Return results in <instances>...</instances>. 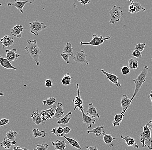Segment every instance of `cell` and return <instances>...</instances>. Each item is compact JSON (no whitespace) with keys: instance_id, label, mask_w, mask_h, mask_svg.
Segmentation results:
<instances>
[{"instance_id":"48","label":"cell","mask_w":152,"mask_h":150,"mask_svg":"<svg viewBox=\"0 0 152 150\" xmlns=\"http://www.w3.org/2000/svg\"><path fill=\"white\" fill-rule=\"evenodd\" d=\"M91 1V0H83L82 3L81 4L83 5H86L90 3Z\"/></svg>"},{"instance_id":"41","label":"cell","mask_w":152,"mask_h":150,"mask_svg":"<svg viewBox=\"0 0 152 150\" xmlns=\"http://www.w3.org/2000/svg\"><path fill=\"white\" fill-rule=\"evenodd\" d=\"M61 56L62 59L66 62V63H67L68 64H69V63H70V61H69V57H70V56L68 54H65V53H63L61 54Z\"/></svg>"},{"instance_id":"45","label":"cell","mask_w":152,"mask_h":150,"mask_svg":"<svg viewBox=\"0 0 152 150\" xmlns=\"http://www.w3.org/2000/svg\"><path fill=\"white\" fill-rule=\"evenodd\" d=\"M63 131V134L64 135H66V134H68L70 133L71 131V129L69 127L66 126L64 128Z\"/></svg>"},{"instance_id":"14","label":"cell","mask_w":152,"mask_h":150,"mask_svg":"<svg viewBox=\"0 0 152 150\" xmlns=\"http://www.w3.org/2000/svg\"><path fill=\"white\" fill-rule=\"evenodd\" d=\"M24 28L22 25H16L11 30V34L14 37L18 38H21L22 37V32Z\"/></svg>"},{"instance_id":"53","label":"cell","mask_w":152,"mask_h":150,"mask_svg":"<svg viewBox=\"0 0 152 150\" xmlns=\"http://www.w3.org/2000/svg\"><path fill=\"white\" fill-rule=\"evenodd\" d=\"M127 1H129L130 2H131L132 1H133V0H127Z\"/></svg>"},{"instance_id":"37","label":"cell","mask_w":152,"mask_h":150,"mask_svg":"<svg viewBox=\"0 0 152 150\" xmlns=\"http://www.w3.org/2000/svg\"><path fill=\"white\" fill-rule=\"evenodd\" d=\"M49 144L47 142L44 144H39L37 145L36 148L34 150H49Z\"/></svg>"},{"instance_id":"34","label":"cell","mask_w":152,"mask_h":150,"mask_svg":"<svg viewBox=\"0 0 152 150\" xmlns=\"http://www.w3.org/2000/svg\"><path fill=\"white\" fill-rule=\"evenodd\" d=\"M42 103L44 105H48V106H52L54 104L57 102L56 99L54 97H50L47 98L46 100L42 101Z\"/></svg>"},{"instance_id":"31","label":"cell","mask_w":152,"mask_h":150,"mask_svg":"<svg viewBox=\"0 0 152 150\" xmlns=\"http://www.w3.org/2000/svg\"><path fill=\"white\" fill-rule=\"evenodd\" d=\"M17 134H18V133L16 131H14L12 130H11L7 132L5 138L11 141H14L15 140L16 138Z\"/></svg>"},{"instance_id":"36","label":"cell","mask_w":152,"mask_h":150,"mask_svg":"<svg viewBox=\"0 0 152 150\" xmlns=\"http://www.w3.org/2000/svg\"><path fill=\"white\" fill-rule=\"evenodd\" d=\"M146 47V44L145 43H138L136 44L135 45L134 48L135 50H138L142 52L144 50Z\"/></svg>"},{"instance_id":"35","label":"cell","mask_w":152,"mask_h":150,"mask_svg":"<svg viewBox=\"0 0 152 150\" xmlns=\"http://www.w3.org/2000/svg\"><path fill=\"white\" fill-rule=\"evenodd\" d=\"M1 145L5 149H9L12 146V142L9 140L4 138L2 142H1Z\"/></svg>"},{"instance_id":"50","label":"cell","mask_w":152,"mask_h":150,"mask_svg":"<svg viewBox=\"0 0 152 150\" xmlns=\"http://www.w3.org/2000/svg\"><path fill=\"white\" fill-rule=\"evenodd\" d=\"M12 145H15V144H16V141L15 140L14 141H12Z\"/></svg>"},{"instance_id":"5","label":"cell","mask_w":152,"mask_h":150,"mask_svg":"<svg viewBox=\"0 0 152 150\" xmlns=\"http://www.w3.org/2000/svg\"><path fill=\"white\" fill-rule=\"evenodd\" d=\"M111 37L109 36H107L106 38H103V36H98L97 34H94L92 35V39L90 42H83L81 41L80 42V45L83 46L84 45H89L94 47H98L103 44L106 40L110 39Z\"/></svg>"},{"instance_id":"46","label":"cell","mask_w":152,"mask_h":150,"mask_svg":"<svg viewBox=\"0 0 152 150\" xmlns=\"http://www.w3.org/2000/svg\"><path fill=\"white\" fill-rule=\"evenodd\" d=\"M86 148L88 150H99L96 146H86Z\"/></svg>"},{"instance_id":"11","label":"cell","mask_w":152,"mask_h":150,"mask_svg":"<svg viewBox=\"0 0 152 150\" xmlns=\"http://www.w3.org/2000/svg\"><path fill=\"white\" fill-rule=\"evenodd\" d=\"M21 56V55L17 53L16 48L6 50V58L11 62L17 61Z\"/></svg>"},{"instance_id":"56","label":"cell","mask_w":152,"mask_h":150,"mask_svg":"<svg viewBox=\"0 0 152 150\" xmlns=\"http://www.w3.org/2000/svg\"><path fill=\"white\" fill-rule=\"evenodd\" d=\"M151 61H152V59H151Z\"/></svg>"},{"instance_id":"49","label":"cell","mask_w":152,"mask_h":150,"mask_svg":"<svg viewBox=\"0 0 152 150\" xmlns=\"http://www.w3.org/2000/svg\"><path fill=\"white\" fill-rule=\"evenodd\" d=\"M147 125L149 127V128H151L152 129V120L149 121L147 124Z\"/></svg>"},{"instance_id":"3","label":"cell","mask_w":152,"mask_h":150,"mask_svg":"<svg viewBox=\"0 0 152 150\" xmlns=\"http://www.w3.org/2000/svg\"><path fill=\"white\" fill-rule=\"evenodd\" d=\"M139 137L143 148L147 147L149 149L152 150V139L151 136V131L147 124L143 126V131Z\"/></svg>"},{"instance_id":"21","label":"cell","mask_w":152,"mask_h":150,"mask_svg":"<svg viewBox=\"0 0 152 150\" xmlns=\"http://www.w3.org/2000/svg\"><path fill=\"white\" fill-rule=\"evenodd\" d=\"M104 126H98L96 127L95 128H93V129L91 130H88L87 131V133L88 134H91V133H93V134H95L97 138L103 135V133L105 132L104 131Z\"/></svg>"},{"instance_id":"9","label":"cell","mask_w":152,"mask_h":150,"mask_svg":"<svg viewBox=\"0 0 152 150\" xmlns=\"http://www.w3.org/2000/svg\"><path fill=\"white\" fill-rule=\"evenodd\" d=\"M86 56L87 55L86 54L84 51H80L75 54V56L74 57L73 60L79 64H85L86 65H89L90 63L86 59Z\"/></svg>"},{"instance_id":"13","label":"cell","mask_w":152,"mask_h":150,"mask_svg":"<svg viewBox=\"0 0 152 150\" xmlns=\"http://www.w3.org/2000/svg\"><path fill=\"white\" fill-rule=\"evenodd\" d=\"M83 115V122L86 125L87 128H90L92 127V125L95 124L96 121L92 117L89 116L85 113L84 110L82 111Z\"/></svg>"},{"instance_id":"2","label":"cell","mask_w":152,"mask_h":150,"mask_svg":"<svg viewBox=\"0 0 152 150\" xmlns=\"http://www.w3.org/2000/svg\"><path fill=\"white\" fill-rule=\"evenodd\" d=\"M149 70V68L148 66H145L142 71L138 75L137 78L133 80V83L135 84V86L134 93H133L132 97L131 99V102L133 101L134 98L138 95V92L141 89V87L142 86L143 84L145 82Z\"/></svg>"},{"instance_id":"7","label":"cell","mask_w":152,"mask_h":150,"mask_svg":"<svg viewBox=\"0 0 152 150\" xmlns=\"http://www.w3.org/2000/svg\"><path fill=\"white\" fill-rule=\"evenodd\" d=\"M77 87V95L75 96V98L72 100L74 103V111H75L76 109H78L81 112L84 110L83 102L81 96V92L80 90V86L78 83H76Z\"/></svg>"},{"instance_id":"43","label":"cell","mask_w":152,"mask_h":150,"mask_svg":"<svg viewBox=\"0 0 152 150\" xmlns=\"http://www.w3.org/2000/svg\"><path fill=\"white\" fill-rule=\"evenodd\" d=\"M8 124H9V119L4 118L1 119V121H0V126L1 127L5 125Z\"/></svg>"},{"instance_id":"12","label":"cell","mask_w":152,"mask_h":150,"mask_svg":"<svg viewBox=\"0 0 152 150\" xmlns=\"http://www.w3.org/2000/svg\"><path fill=\"white\" fill-rule=\"evenodd\" d=\"M131 99L126 95H123L121 100V104L122 109V112L125 114L126 111L130 108L131 103Z\"/></svg>"},{"instance_id":"44","label":"cell","mask_w":152,"mask_h":150,"mask_svg":"<svg viewBox=\"0 0 152 150\" xmlns=\"http://www.w3.org/2000/svg\"><path fill=\"white\" fill-rule=\"evenodd\" d=\"M45 85L47 87L50 88L53 86V82L50 79H46V81H45Z\"/></svg>"},{"instance_id":"32","label":"cell","mask_w":152,"mask_h":150,"mask_svg":"<svg viewBox=\"0 0 152 150\" xmlns=\"http://www.w3.org/2000/svg\"><path fill=\"white\" fill-rule=\"evenodd\" d=\"M139 64L138 61L133 58H131L129 60L128 66L130 69L133 70H136L138 68Z\"/></svg>"},{"instance_id":"40","label":"cell","mask_w":152,"mask_h":150,"mask_svg":"<svg viewBox=\"0 0 152 150\" xmlns=\"http://www.w3.org/2000/svg\"><path fill=\"white\" fill-rule=\"evenodd\" d=\"M121 72L123 75L129 74L130 73V69L127 66H124L121 68Z\"/></svg>"},{"instance_id":"52","label":"cell","mask_w":152,"mask_h":150,"mask_svg":"<svg viewBox=\"0 0 152 150\" xmlns=\"http://www.w3.org/2000/svg\"><path fill=\"white\" fill-rule=\"evenodd\" d=\"M77 1L81 3H82L83 2V0H77Z\"/></svg>"},{"instance_id":"29","label":"cell","mask_w":152,"mask_h":150,"mask_svg":"<svg viewBox=\"0 0 152 150\" xmlns=\"http://www.w3.org/2000/svg\"><path fill=\"white\" fill-rule=\"evenodd\" d=\"M63 129L64 128L61 126L58 127L53 128L50 131L57 136L63 137L64 136L63 134Z\"/></svg>"},{"instance_id":"55","label":"cell","mask_w":152,"mask_h":150,"mask_svg":"<svg viewBox=\"0 0 152 150\" xmlns=\"http://www.w3.org/2000/svg\"><path fill=\"white\" fill-rule=\"evenodd\" d=\"M151 92H152V90L151 91Z\"/></svg>"},{"instance_id":"26","label":"cell","mask_w":152,"mask_h":150,"mask_svg":"<svg viewBox=\"0 0 152 150\" xmlns=\"http://www.w3.org/2000/svg\"><path fill=\"white\" fill-rule=\"evenodd\" d=\"M63 53L68 54L70 56H73L74 55L73 48L71 42H67L64 48Z\"/></svg>"},{"instance_id":"18","label":"cell","mask_w":152,"mask_h":150,"mask_svg":"<svg viewBox=\"0 0 152 150\" xmlns=\"http://www.w3.org/2000/svg\"><path fill=\"white\" fill-rule=\"evenodd\" d=\"M86 114L89 115L93 118H100V115L98 112L97 109L94 106L92 102L89 104V106L86 112Z\"/></svg>"},{"instance_id":"54","label":"cell","mask_w":152,"mask_h":150,"mask_svg":"<svg viewBox=\"0 0 152 150\" xmlns=\"http://www.w3.org/2000/svg\"><path fill=\"white\" fill-rule=\"evenodd\" d=\"M151 102L152 103V98H151Z\"/></svg>"},{"instance_id":"17","label":"cell","mask_w":152,"mask_h":150,"mask_svg":"<svg viewBox=\"0 0 152 150\" xmlns=\"http://www.w3.org/2000/svg\"><path fill=\"white\" fill-rule=\"evenodd\" d=\"M31 117L34 123L37 125H39L41 124L43 125L45 124V122H44L45 121L41 119L40 114L38 110H37L36 112L35 111L33 112L31 114Z\"/></svg>"},{"instance_id":"19","label":"cell","mask_w":152,"mask_h":150,"mask_svg":"<svg viewBox=\"0 0 152 150\" xmlns=\"http://www.w3.org/2000/svg\"><path fill=\"white\" fill-rule=\"evenodd\" d=\"M51 144L54 146L55 150H64L68 146L65 141L59 140L53 141L51 142Z\"/></svg>"},{"instance_id":"15","label":"cell","mask_w":152,"mask_h":150,"mask_svg":"<svg viewBox=\"0 0 152 150\" xmlns=\"http://www.w3.org/2000/svg\"><path fill=\"white\" fill-rule=\"evenodd\" d=\"M1 43L3 48H10L14 43L13 38L8 35H5L1 39Z\"/></svg>"},{"instance_id":"8","label":"cell","mask_w":152,"mask_h":150,"mask_svg":"<svg viewBox=\"0 0 152 150\" xmlns=\"http://www.w3.org/2000/svg\"><path fill=\"white\" fill-rule=\"evenodd\" d=\"M15 2H9L7 4V6L16 7L19 11L23 14L24 13V7L26 4L27 3L32 4L34 1V0H26L25 1H20V0H15Z\"/></svg>"},{"instance_id":"39","label":"cell","mask_w":152,"mask_h":150,"mask_svg":"<svg viewBox=\"0 0 152 150\" xmlns=\"http://www.w3.org/2000/svg\"><path fill=\"white\" fill-rule=\"evenodd\" d=\"M40 116L42 120L45 121L49 118V114L46 110H42L40 113Z\"/></svg>"},{"instance_id":"20","label":"cell","mask_w":152,"mask_h":150,"mask_svg":"<svg viewBox=\"0 0 152 150\" xmlns=\"http://www.w3.org/2000/svg\"><path fill=\"white\" fill-rule=\"evenodd\" d=\"M103 140L104 142L108 145L109 147L111 149H113V144H112V142L113 141L116 139V138H113L111 136V135L109 134H106V132H104L103 134Z\"/></svg>"},{"instance_id":"42","label":"cell","mask_w":152,"mask_h":150,"mask_svg":"<svg viewBox=\"0 0 152 150\" xmlns=\"http://www.w3.org/2000/svg\"><path fill=\"white\" fill-rule=\"evenodd\" d=\"M128 12L130 13L136 14V8L133 4H130L128 7Z\"/></svg>"},{"instance_id":"10","label":"cell","mask_w":152,"mask_h":150,"mask_svg":"<svg viewBox=\"0 0 152 150\" xmlns=\"http://www.w3.org/2000/svg\"><path fill=\"white\" fill-rule=\"evenodd\" d=\"M101 71L106 76L107 79L111 82L116 85L118 87H121V84L118 82L119 78L116 75L106 72L103 69H101Z\"/></svg>"},{"instance_id":"16","label":"cell","mask_w":152,"mask_h":150,"mask_svg":"<svg viewBox=\"0 0 152 150\" xmlns=\"http://www.w3.org/2000/svg\"><path fill=\"white\" fill-rule=\"evenodd\" d=\"M121 138L122 139L124 140L128 147H132L134 149H139V146L137 144L136 141L132 137L130 136L124 137L123 136H121Z\"/></svg>"},{"instance_id":"22","label":"cell","mask_w":152,"mask_h":150,"mask_svg":"<svg viewBox=\"0 0 152 150\" xmlns=\"http://www.w3.org/2000/svg\"><path fill=\"white\" fill-rule=\"evenodd\" d=\"M64 113V110L63 108V104L61 102L58 103L55 112V118L57 119L61 118Z\"/></svg>"},{"instance_id":"23","label":"cell","mask_w":152,"mask_h":150,"mask_svg":"<svg viewBox=\"0 0 152 150\" xmlns=\"http://www.w3.org/2000/svg\"><path fill=\"white\" fill-rule=\"evenodd\" d=\"M0 64L5 69H10L16 70V68L13 66L11 62L7 59L1 57L0 58Z\"/></svg>"},{"instance_id":"4","label":"cell","mask_w":152,"mask_h":150,"mask_svg":"<svg viewBox=\"0 0 152 150\" xmlns=\"http://www.w3.org/2000/svg\"><path fill=\"white\" fill-rule=\"evenodd\" d=\"M111 18L109 23L114 25L116 22H119L124 15V12L121 7L114 5L109 12Z\"/></svg>"},{"instance_id":"47","label":"cell","mask_w":152,"mask_h":150,"mask_svg":"<svg viewBox=\"0 0 152 150\" xmlns=\"http://www.w3.org/2000/svg\"><path fill=\"white\" fill-rule=\"evenodd\" d=\"M13 150H29L26 148H21L20 147H14Z\"/></svg>"},{"instance_id":"28","label":"cell","mask_w":152,"mask_h":150,"mask_svg":"<svg viewBox=\"0 0 152 150\" xmlns=\"http://www.w3.org/2000/svg\"><path fill=\"white\" fill-rule=\"evenodd\" d=\"M33 136L35 138H44L46 136V133L44 130L39 131L38 128H34L32 130Z\"/></svg>"},{"instance_id":"27","label":"cell","mask_w":152,"mask_h":150,"mask_svg":"<svg viewBox=\"0 0 152 150\" xmlns=\"http://www.w3.org/2000/svg\"><path fill=\"white\" fill-rule=\"evenodd\" d=\"M72 115V112H69L64 117L61 118L60 120H59L57 122V124L58 125H66L69 123L71 118L70 116Z\"/></svg>"},{"instance_id":"25","label":"cell","mask_w":152,"mask_h":150,"mask_svg":"<svg viewBox=\"0 0 152 150\" xmlns=\"http://www.w3.org/2000/svg\"><path fill=\"white\" fill-rule=\"evenodd\" d=\"M63 137L72 146L74 147V148L82 150L80 144L77 141V140L72 138L66 136H64Z\"/></svg>"},{"instance_id":"24","label":"cell","mask_w":152,"mask_h":150,"mask_svg":"<svg viewBox=\"0 0 152 150\" xmlns=\"http://www.w3.org/2000/svg\"><path fill=\"white\" fill-rule=\"evenodd\" d=\"M124 116V114L121 112V113L117 114L114 117V121L112 124L114 127H119L122 122Z\"/></svg>"},{"instance_id":"51","label":"cell","mask_w":152,"mask_h":150,"mask_svg":"<svg viewBox=\"0 0 152 150\" xmlns=\"http://www.w3.org/2000/svg\"><path fill=\"white\" fill-rule=\"evenodd\" d=\"M149 97H150V99H151V98H152V92H151V93H150V95H149Z\"/></svg>"},{"instance_id":"1","label":"cell","mask_w":152,"mask_h":150,"mask_svg":"<svg viewBox=\"0 0 152 150\" xmlns=\"http://www.w3.org/2000/svg\"><path fill=\"white\" fill-rule=\"evenodd\" d=\"M27 43L28 45L25 48V50L27 52L30 59L35 62L37 66H39L40 63L39 61V57L42 51L38 47L37 41L36 40H28Z\"/></svg>"},{"instance_id":"38","label":"cell","mask_w":152,"mask_h":150,"mask_svg":"<svg viewBox=\"0 0 152 150\" xmlns=\"http://www.w3.org/2000/svg\"><path fill=\"white\" fill-rule=\"evenodd\" d=\"M131 55L133 57L138 58V59H141L142 57L141 52L138 50H133V52L132 53Z\"/></svg>"},{"instance_id":"33","label":"cell","mask_w":152,"mask_h":150,"mask_svg":"<svg viewBox=\"0 0 152 150\" xmlns=\"http://www.w3.org/2000/svg\"><path fill=\"white\" fill-rule=\"evenodd\" d=\"M133 4L136 8V14L138 13L139 12H141V11L145 12L146 11V9L142 7L141 4L138 2V1H132L130 2V4Z\"/></svg>"},{"instance_id":"30","label":"cell","mask_w":152,"mask_h":150,"mask_svg":"<svg viewBox=\"0 0 152 150\" xmlns=\"http://www.w3.org/2000/svg\"><path fill=\"white\" fill-rule=\"evenodd\" d=\"M72 78L69 73H67L61 78V84L64 86H68L71 84Z\"/></svg>"},{"instance_id":"6","label":"cell","mask_w":152,"mask_h":150,"mask_svg":"<svg viewBox=\"0 0 152 150\" xmlns=\"http://www.w3.org/2000/svg\"><path fill=\"white\" fill-rule=\"evenodd\" d=\"M30 25V33L35 36L39 35V33L44 29L47 28L48 27L45 25L44 23L36 20L29 23Z\"/></svg>"}]
</instances>
